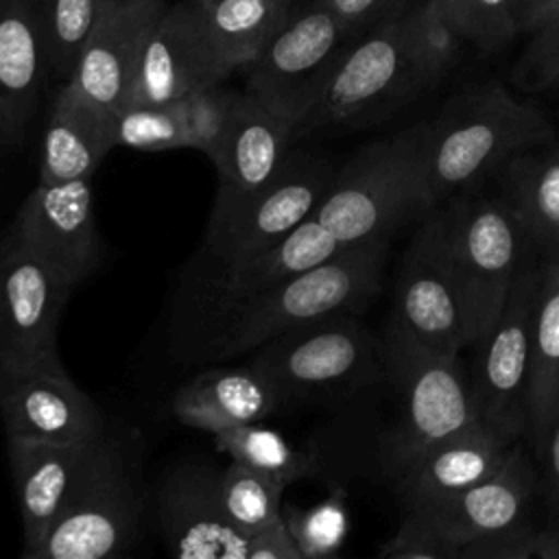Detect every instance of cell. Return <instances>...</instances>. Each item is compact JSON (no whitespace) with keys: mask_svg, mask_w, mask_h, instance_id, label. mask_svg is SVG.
I'll return each mask as SVG.
<instances>
[{"mask_svg":"<svg viewBox=\"0 0 559 559\" xmlns=\"http://www.w3.org/2000/svg\"><path fill=\"white\" fill-rule=\"evenodd\" d=\"M459 41L428 0L358 33L330 68L297 140L323 129L365 127L393 114L456 66Z\"/></svg>","mask_w":559,"mask_h":559,"instance_id":"1","label":"cell"},{"mask_svg":"<svg viewBox=\"0 0 559 559\" xmlns=\"http://www.w3.org/2000/svg\"><path fill=\"white\" fill-rule=\"evenodd\" d=\"M537 465L518 441L507 463L461 496L406 511L380 546L382 559H528L537 524Z\"/></svg>","mask_w":559,"mask_h":559,"instance_id":"2","label":"cell"},{"mask_svg":"<svg viewBox=\"0 0 559 559\" xmlns=\"http://www.w3.org/2000/svg\"><path fill=\"white\" fill-rule=\"evenodd\" d=\"M548 116L498 81L465 85L426 120V170L430 201L472 192L515 155L555 138Z\"/></svg>","mask_w":559,"mask_h":559,"instance_id":"3","label":"cell"},{"mask_svg":"<svg viewBox=\"0 0 559 559\" xmlns=\"http://www.w3.org/2000/svg\"><path fill=\"white\" fill-rule=\"evenodd\" d=\"M135 428L105 426L87 445L68 500L37 559H103L129 552L151 513Z\"/></svg>","mask_w":559,"mask_h":559,"instance_id":"4","label":"cell"},{"mask_svg":"<svg viewBox=\"0 0 559 559\" xmlns=\"http://www.w3.org/2000/svg\"><path fill=\"white\" fill-rule=\"evenodd\" d=\"M386 251L389 240L347 245L330 260L269 290L221 306L210 354L231 358L258 349L290 328L358 314L380 293Z\"/></svg>","mask_w":559,"mask_h":559,"instance_id":"5","label":"cell"},{"mask_svg":"<svg viewBox=\"0 0 559 559\" xmlns=\"http://www.w3.org/2000/svg\"><path fill=\"white\" fill-rule=\"evenodd\" d=\"M426 170V120L362 146L334 173L314 218L341 245L389 240L432 212Z\"/></svg>","mask_w":559,"mask_h":559,"instance_id":"6","label":"cell"},{"mask_svg":"<svg viewBox=\"0 0 559 559\" xmlns=\"http://www.w3.org/2000/svg\"><path fill=\"white\" fill-rule=\"evenodd\" d=\"M382 354L397 397L400 419L384 441V465L393 476L426 450L480 424L469 376L459 354H443L395 319L384 328Z\"/></svg>","mask_w":559,"mask_h":559,"instance_id":"7","label":"cell"},{"mask_svg":"<svg viewBox=\"0 0 559 559\" xmlns=\"http://www.w3.org/2000/svg\"><path fill=\"white\" fill-rule=\"evenodd\" d=\"M439 212L472 347L498 319L533 247L500 194L465 192L439 205Z\"/></svg>","mask_w":559,"mask_h":559,"instance_id":"8","label":"cell"},{"mask_svg":"<svg viewBox=\"0 0 559 559\" xmlns=\"http://www.w3.org/2000/svg\"><path fill=\"white\" fill-rule=\"evenodd\" d=\"M334 170L328 159L293 148L284 166L251 190L216 188L203 251L218 266L238 264L310 218Z\"/></svg>","mask_w":559,"mask_h":559,"instance_id":"9","label":"cell"},{"mask_svg":"<svg viewBox=\"0 0 559 559\" xmlns=\"http://www.w3.org/2000/svg\"><path fill=\"white\" fill-rule=\"evenodd\" d=\"M253 367L264 371L284 400L347 395L384 371L382 341L356 314L310 321L253 349Z\"/></svg>","mask_w":559,"mask_h":559,"instance_id":"10","label":"cell"},{"mask_svg":"<svg viewBox=\"0 0 559 559\" xmlns=\"http://www.w3.org/2000/svg\"><path fill=\"white\" fill-rule=\"evenodd\" d=\"M542 258H526L515 284L485 336L474 343L467 369L478 419L509 443L526 441L533 314Z\"/></svg>","mask_w":559,"mask_h":559,"instance_id":"11","label":"cell"},{"mask_svg":"<svg viewBox=\"0 0 559 559\" xmlns=\"http://www.w3.org/2000/svg\"><path fill=\"white\" fill-rule=\"evenodd\" d=\"M349 39L347 26L325 0L293 9L264 48L242 68L245 92L299 129Z\"/></svg>","mask_w":559,"mask_h":559,"instance_id":"12","label":"cell"},{"mask_svg":"<svg viewBox=\"0 0 559 559\" xmlns=\"http://www.w3.org/2000/svg\"><path fill=\"white\" fill-rule=\"evenodd\" d=\"M70 290L9 227L0 240V371L66 369L57 328Z\"/></svg>","mask_w":559,"mask_h":559,"instance_id":"13","label":"cell"},{"mask_svg":"<svg viewBox=\"0 0 559 559\" xmlns=\"http://www.w3.org/2000/svg\"><path fill=\"white\" fill-rule=\"evenodd\" d=\"M391 319L437 352L469 349L465 304L448 258L439 207L424 216L404 251Z\"/></svg>","mask_w":559,"mask_h":559,"instance_id":"14","label":"cell"},{"mask_svg":"<svg viewBox=\"0 0 559 559\" xmlns=\"http://www.w3.org/2000/svg\"><path fill=\"white\" fill-rule=\"evenodd\" d=\"M221 472L179 461L151 489V515L164 546L186 559H251L253 535L236 531L218 498Z\"/></svg>","mask_w":559,"mask_h":559,"instance_id":"15","label":"cell"},{"mask_svg":"<svg viewBox=\"0 0 559 559\" xmlns=\"http://www.w3.org/2000/svg\"><path fill=\"white\" fill-rule=\"evenodd\" d=\"M11 229L70 286L98 264L92 179L37 183L20 205Z\"/></svg>","mask_w":559,"mask_h":559,"instance_id":"16","label":"cell"},{"mask_svg":"<svg viewBox=\"0 0 559 559\" xmlns=\"http://www.w3.org/2000/svg\"><path fill=\"white\" fill-rule=\"evenodd\" d=\"M0 417L9 439L85 443L107 426L98 404L66 369L0 371Z\"/></svg>","mask_w":559,"mask_h":559,"instance_id":"17","label":"cell"},{"mask_svg":"<svg viewBox=\"0 0 559 559\" xmlns=\"http://www.w3.org/2000/svg\"><path fill=\"white\" fill-rule=\"evenodd\" d=\"M168 0H109L87 37L68 85L96 109H120L131 92L142 46Z\"/></svg>","mask_w":559,"mask_h":559,"instance_id":"18","label":"cell"},{"mask_svg":"<svg viewBox=\"0 0 559 559\" xmlns=\"http://www.w3.org/2000/svg\"><path fill=\"white\" fill-rule=\"evenodd\" d=\"M223 81L192 0H179L153 24L124 105H168L194 87Z\"/></svg>","mask_w":559,"mask_h":559,"instance_id":"19","label":"cell"},{"mask_svg":"<svg viewBox=\"0 0 559 559\" xmlns=\"http://www.w3.org/2000/svg\"><path fill=\"white\" fill-rule=\"evenodd\" d=\"M515 445L483 424L441 441L393 474L400 511H428L461 496L498 472Z\"/></svg>","mask_w":559,"mask_h":559,"instance_id":"20","label":"cell"},{"mask_svg":"<svg viewBox=\"0 0 559 559\" xmlns=\"http://www.w3.org/2000/svg\"><path fill=\"white\" fill-rule=\"evenodd\" d=\"M90 441L9 439L7 456L22 520V557L37 559L83 465Z\"/></svg>","mask_w":559,"mask_h":559,"instance_id":"21","label":"cell"},{"mask_svg":"<svg viewBox=\"0 0 559 559\" xmlns=\"http://www.w3.org/2000/svg\"><path fill=\"white\" fill-rule=\"evenodd\" d=\"M48 76L35 0H0V127L7 146L22 144Z\"/></svg>","mask_w":559,"mask_h":559,"instance_id":"22","label":"cell"},{"mask_svg":"<svg viewBox=\"0 0 559 559\" xmlns=\"http://www.w3.org/2000/svg\"><path fill=\"white\" fill-rule=\"evenodd\" d=\"M297 142L290 120L277 116L251 94L234 92L227 129L212 164L218 188L251 190L269 181Z\"/></svg>","mask_w":559,"mask_h":559,"instance_id":"23","label":"cell"},{"mask_svg":"<svg viewBox=\"0 0 559 559\" xmlns=\"http://www.w3.org/2000/svg\"><path fill=\"white\" fill-rule=\"evenodd\" d=\"M282 402L286 400L280 386L249 362L194 376L177 389L170 406L181 424L214 435L234 426L260 424Z\"/></svg>","mask_w":559,"mask_h":559,"instance_id":"24","label":"cell"},{"mask_svg":"<svg viewBox=\"0 0 559 559\" xmlns=\"http://www.w3.org/2000/svg\"><path fill=\"white\" fill-rule=\"evenodd\" d=\"M105 111L63 83L50 105L39 151V181L61 183L90 177L114 148Z\"/></svg>","mask_w":559,"mask_h":559,"instance_id":"25","label":"cell"},{"mask_svg":"<svg viewBox=\"0 0 559 559\" xmlns=\"http://www.w3.org/2000/svg\"><path fill=\"white\" fill-rule=\"evenodd\" d=\"M500 197L542 258H559V135L500 170Z\"/></svg>","mask_w":559,"mask_h":559,"instance_id":"26","label":"cell"},{"mask_svg":"<svg viewBox=\"0 0 559 559\" xmlns=\"http://www.w3.org/2000/svg\"><path fill=\"white\" fill-rule=\"evenodd\" d=\"M345 247L328 227L310 216L264 251L238 264L218 266L212 280L214 299L225 306L258 295L330 260Z\"/></svg>","mask_w":559,"mask_h":559,"instance_id":"27","label":"cell"},{"mask_svg":"<svg viewBox=\"0 0 559 559\" xmlns=\"http://www.w3.org/2000/svg\"><path fill=\"white\" fill-rule=\"evenodd\" d=\"M223 79L242 70L293 11V0H192Z\"/></svg>","mask_w":559,"mask_h":559,"instance_id":"28","label":"cell"},{"mask_svg":"<svg viewBox=\"0 0 559 559\" xmlns=\"http://www.w3.org/2000/svg\"><path fill=\"white\" fill-rule=\"evenodd\" d=\"M559 419V258H542L533 314L528 432L533 452Z\"/></svg>","mask_w":559,"mask_h":559,"instance_id":"29","label":"cell"},{"mask_svg":"<svg viewBox=\"0 0 559 559\" xmlns=\"http://www.w3.org/2000/svg\"><path fill=\"white\" fill-rule=\"evenodd\" d=\"M214 448L221 454H227L231 461H242L273 476L284 487L314 474L317 469V459L312 452L295 448L280 432L258 424H245L214 432Z\"/></svg>","mask_w":559,"mask_h":559,"instance_id":"30","label":"cell"},{"mask_svg":"<svg viewBox=\"0 0 559 559\" xmlns=\"http://www.w3.org/2000/svg\"><path fill=\"white\" fill-rule=\"evenodd\" d=\"M284 489L280 480L242 461H231L218 476L223 513L242 535H255L282 522Z\"/></svg>","mask_w":559,"mask_h":559,"instance_id":"31","label":"cell"},{"mask_svg":"<svg viewBox=\"0 0 559 559\" xmlns=\"http://www.w3.org/2000/svg\"><path fill=\"white\" fill-rule=\"evenodd\" d=\"M109 0H35L50 76L68 83Z\"/></svg>","mask_w":559,"mask_h":559,"instance_id":"32","label":"cell"},{"mask_svg":"<svg viewBox=\"0 0 559 559\" xmlns=\"http://www.w3.org/2000/svg\"><path fill=\"white\" fill-rule=\"evenodd\" d=\"M111 146L138 151L188 148V135L175 103L124 105L107 116Z\"/></svg>","mask_w":559,"mask_h":559,"instance_id":"33","label":"cell"},{"mask_svg":"<svg viewBox=\"0 0 559 559\" xmlns=\"http://www.w3.org/2000/svg\"><path fill=\"white\" fill-rule=\"evenodd\" d=\"M518 4L520 0H456L443 20L463 41L496 52L518 35Z\"/></svg>","mask_w":559,"mask_h":559,"instance_id":"34","label":"cell"},{"mask_svg":"<svg viewBox=\"0 0 559 559\" xmlns=\"http://www.w3.org/2000/svg\"><path fill=\"white\" fill-rule=\"evenodd\" d=\"M231 96L234 92L221 83H207L173 100L188 135V148H197L214 159L227 129Z\"/></svg>","mask_w":559,"mask_h":559,"instance_id":"35","label":"cell"},{"mask_svg":"<svg viewBox=\"0 0 559 559\" xmlns=\"http://www.w3.org/2000/svg\"><path fill=\"white\" fill-rule=\"evenodd\" d=\"M301 559H321L334 555L347 533V511L341 491H334L323 502L310 509H288L282 513Z\"/></svg>","mask_w":559,"mask_h":559,"instance_id":"36","label":"cell"},{"mask_svg":"<svg viewBox=\"0 0 559 559\" xmlns=\"http://www.w3.org/2000/svg\"><path fill=\"white\" fill-rule=\"evenodd\" d=\"M537 465V498L544 520L537 524L533 557L559 559V419L544 443L533 452Z\"/></svg>","mask_w":559,"mask_h":559,"instance_id":"37","label":"cell"},{"mask_svg":"<svg viewBox=\"0 0 559 559\" xmlns=\"http://www.w3.org/2000/svg\"><path fill=\"white\" fill-rule=\"evenodd\" d=\"M518 57L511 81L526 92L559 90V11L544 20Z\"/></svg>","mask_w":559,"mask_h":559,"instance_id":"38","label":"cell"},{"mask_svg":"<svg viewBox=\"0 0 559 559\" xmlns=\"http://www.w3.org/2000/svg\"><path fill=\"white\" fill-rule=\"evenodd\" d=\"M325 2L341 17V22L347 26L352 37L389 17L404 13L415 4V0H325Z\"/></svg>","mask_w":559,"mask_h":559,"instance_id":"39","label":"cell"},{"mask_svg":"<svg viewBox=\"0 0 559 559\" xmlns=\"http://www.w3.org/2000/svg\"><path fill=\"white\" fill-rule=\"evenodd\" d=\"M557 11H559V0H520L515 11L518 35L535 31L544 20H548Z\"/></svg>","mask_w":559,"mask_h":559,"instance_id":"40","label":"cell"},{"mask_svg":"<svg viewBox=\"0 0 559 559\" xmlns=\"http://www.w3.org/2000/svg\"><path fill=\"white\" fill-rule=\"evenodd\" d=\"M428 2H430V4L441 13V15H445V13H448V9H450L456 0H428Z\"/></svg>","mask_w":559,"mask_h":559,"instance_id":"41","label":"cell"},{"mask_svg":"<svg viewBox=\"0 0 559 559\" xmlns=\"http://www.w3.org/2000/svg\"><path fill=\"white\" fill-rule=\"evenodd\" d=\"M2 146H7V142H4V133H2V127H0V148Z\"/></svg>","mask_w":559,"mask_h":559,"instance_id":"42","label":"cell"}]
</instances>
